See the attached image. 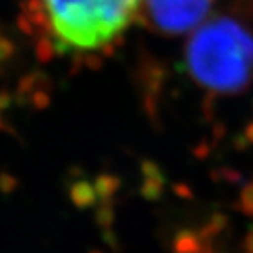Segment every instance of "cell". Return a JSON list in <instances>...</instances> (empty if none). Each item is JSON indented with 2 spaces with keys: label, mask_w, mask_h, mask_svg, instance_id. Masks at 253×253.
<instances>
[{
  "label": "cell",
  "mask_w": 253,
  "mask_h": 253,
  "mask_svg": "<svg viewBox=\"0 0 253 253\" xmlns=\"http://www.w3.org/2000/svg\"><path fill=\"white\" fill-rule=\"evenodd\" d=\"M143 0H23L30 28L56 54H95L138 23Z\"/></svg>",
  "instance_id": "6da1fadb"
},
{
  "label": "cell",
  "mask_w": 253,
  "mask_h": 253,
  "mask_svg": "<svg viewBox=\"0 0 253 253\" xmlns=\"http://www.w3.org/2000/svg\"><path fill=\"white\" fill-rule=\"evenodd\" d=\"M215 0H143L138 23L161 35H183L199 28Z\"/></svg>",
  "instance_id": "3957f363"
},
{
  "label": "cell",
  "mask_w": 253,
  "mask_h": 253,
  "mask_svg": "<svg viewBox=\"0 0 253 253\" xmlns=\"http://www.w3.org/2000/svg\"><path fill=\"white\" fill-rule=\"evenodd\" d=\"M191 78L212 94L244 90L253 79V33L232 17L206 20L186 46Z\"/></svg>",
  "instance_id": "7a4b0ae2"
},
{
  "label": "cell",
  "mask_w": 253,
  "mask_h": 253,
  "mask_svg": "<svg viewBox=\"0 0 253 253\" xmlns=\"http://www.w3.org/2000/svg\"><path fill=\"white\" fill-rule=\"evenodd\" d=\"M181 253H212L209 249H206V250H201L199 247H194V249H191V250H188L186 249L184 252H181Z\"/></svg>",
  "instance_id": "277c9868"
}]
</instances>
